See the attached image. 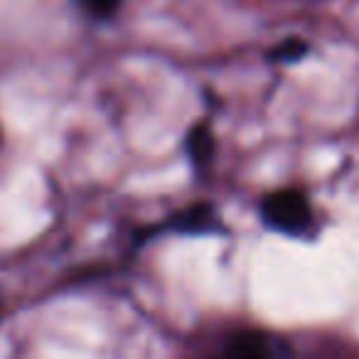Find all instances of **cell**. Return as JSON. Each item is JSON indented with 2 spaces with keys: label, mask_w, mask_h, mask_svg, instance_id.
<instances>
[{
  "label": "cell",
  "mask_w": 359,
  "mask_h": 359,
  "mask_svg": "<svg viewBox=\"0 0 359 359\" xmlns=\"http://www.w3.org/2000/svg\"><path fill=\"white\" fill-rule=\"evenodd\" d=\"M261 217L273 229L285 231V234H298L310 222L308 197L298 190L273 192L261 202Z\"/></svg>",
  "instance_id": "6da1fadb"
},
{
  "label": "cell",
  "mask_w": 359,
  "mask_h": 359,
  "mask_svg": "<svg viewBox=\"0 0 359 359\" xmlns=\"http://www.w3.org/2000/svg\"><path fill=\"white\" fill-rule=\"evenodd\" d=\"M226 354L239 359H259L266 357L269 349H266V339L259 337V334H236L226 347Z\"/></svg>",
  "instance_id": "7a4b0ae2"
},
{
  "label": "cell",
  "mask_w": 359,
  "mask_h": 359,
  "mask_svg": "<svg viewBox=\"0 0 359 359\" xmlns=\"http://www.w3.org/2000/svg\"><path fill=\"white\" fill-rule=\"evenodd\" d=\"M187 150H190V155L197 163L210 160L212 153H215V135H212V130L207 126L197 123L190 130V135H187Z\"/></svg>",
  "instance_id": "3957f363"
},
{
  "label": "cell",
  "mask_w": 359,
  "mask_h": 359,
  "mask_svg": "<svg viewBox=\"0 0 359 359\" xmlns=\"http://www.w3.org/2000/svg\"><path fill=\"white\" fill-rule=\"evenodd\" d=\"M210 215H212L210 207L197 205V207H192L190 212H185V215L180 217L177 224L182 226V229H202V226H205L207 222H210Z\"/></svg>",
  "instance_id": "277c9868"
},
{
  "label": "cell",
  "mask_w": 359,
  "mask_h": 359,
  "mask_svg": "<svg viewBox=\"0 0 359 359\" xmlns=\"http://www.w3.org/2000/svg\"><path fill=\"white\" fill-rule=\"evenodd\" d=\"M308 52V45L303 40H285L283 45H278V50L273 52V60L280 62H295L298 57H303Z\"/></svg>",
  "instance_id": "5b68a950"
},
{
  "label": "cell",
  "mask_w": 359,
  "mask_h": 359,
  "mask_svg": "<svg viewBox=\"0 0 359 359\" xmlns=\"http://www.w3.org/2000/svg\"><path fill=\"white\" fill-rule=\"evenodd\" d=\"M86 11L91 13V15L96 18H109L114 15L116 11H118L121 0H84Z\"/></svg>",
  "instance_id": "8992f818"
}]
</instances>
